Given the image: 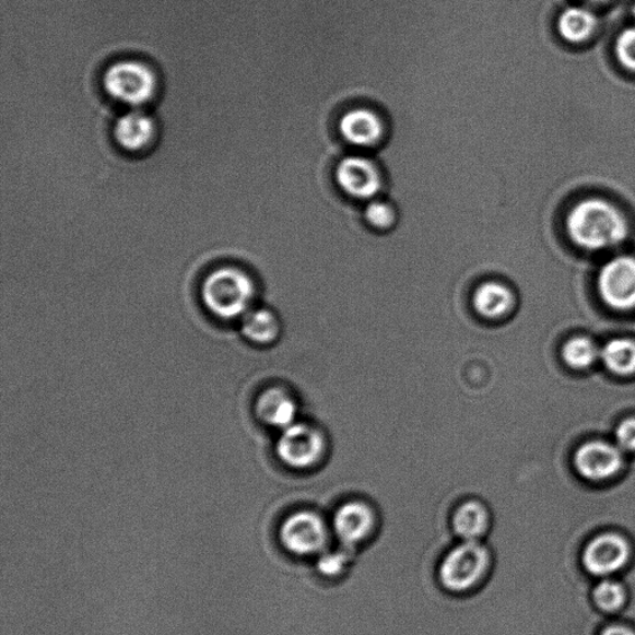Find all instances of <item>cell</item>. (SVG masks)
<instances>
[{
	"label": "cell",
	"mask_w": 635,
	"mask_h": 635,
	"mask_svg": "<svg viewBox=\"0 0 635 635\" xmlns=\"http://www.w3.org/2000/svg\"><path fill=\"white\" fill-rule=\"evenodd\" d=\"M571 242L587 252H607L620 248L631 233L630 221L614 202L585 198L571 207L566 216Z\"/></svg>",
	"instance_id": "cell-1"
},
{
	"label": "cell",
	"mask_w": 635,
	"mask_h": 635,
	"mask_svg": "<svg viewBox=\"0 0 635 635\" xmlns=\"http://www.w3.org/2000/svg\"><path fill=\"white\" fill-rule=\"evenodd\" d=\"M256 296L252 279L234 266L220 267L201 285V299L211 315L232 320L251 309Z\"/></svg>",
	"instance_id": "cell-2"
},
{
	"label": "cell",
	"mask_w": 635,
	"mask_h": 635,
	"mask_svg": "<svg viewBox=\"0 0 635 635\" xmlns=\"http://www.w3.org/2000/svg\"><path fill=\"white\" fill-rule=\"evenodd\" d=\"M493 558L491 549L481 541H460L440 560L438 583L448 593L471 592L492 574Z\"/></svg>",
	"instance_id": "cell-3"
},
{
	"label": "cell",
	"mask_w": 635,
	"mask_h": 635,
	"mask_svg": "<svg viewBox=\"0 0 635 635\" xmlns=\"http://www.w3.org/2000/svg\"><path fill=\"white\" fill-rule=\"evenodd\" d=\"M634 544L627 532L616 528H602L588 537L579 564L592 579L621 577L634 560Z\"/></svg>",
	"instance_id": "cell-4"
},
{
	"label": "cell",
	"mask_w": 635,
	"mask_h": 635,
	"mask_svg": "<svg viewBox=\"0 0 635 635\" xmlns=\"http://www.w3.org/2000/svg\"><path fill=\"white\" fill-rule=\"evenodd\" d=\"M104 87L117 103L140 108L151 101L158 91V79L145 63L122 60L110 66L104 77Z\"/></svg>",
	"instance_id": "cell-5"
},
{
	"label": "cell",
	"mask_w": 635,
	"mask_h": 635,
	"mask_svg": "<svg viewBox=\"0 0 635 635\" xmlns=\"http://www.w3.org/2000/svg\"><path fill=\"white\" fill-rule=\"evenodd\" d=\"M330 530L328 524L315 511L302 510L285 518L279 529L281 546L290 555L318 556L327 550Z\"/></svg>",
	"instance_id": "cell-6"
},
{
	"label": "cell",
	"mask_w": 635,
	"mask_h": 635,
	"mask_svg": "<svg viewBox=\"0 0 635 635\" xmlns=\"http://www.w3.org/2000/svg\"><path fill=\"white\" fill-rule=\"evenodd\" d=\"M597 290L604 305L615 311L635 309V256L611 257L597 275Z\"/></svg>",
	"instance_id": "cell-7"
},
{
	"label": "cell",
	"mask_w": 635,
	"mask_h": 635,
	"mask_svg": "<svg viewBox=\"0 0 635 635\" xmlns=\"http://www.w3.org/2000/svg\"><path fill=\"white\" fill-rule=\"evenodd\" d=\"M624 460L625 454L614 442L590 440L577 448L574 468L579 480L600 486L621 473Z\"/></svg>",
	"instance_id": "cell-8"
},
{
	"label": "cell",
	"mask_w": 635,
	"mask_h": 635,
	"mask_svg": "<svg viewBox=\"0 0 635 635\" xmlns=\"http://www.w3.org/2000/svg\"><path fill=\"white\" fill-rule=\"evenodd\" d=\"M336 181L348 198L365 202L377 198L384 188L379 164L361 154L348 155L338 163Z\"/></svg>",
	"instance_id": "cell-9"
},
{
	"label": "cell",
	"mask_w": 635,
	"mask_h": 635,
	"mask_svg": "<svg viewBox=\"0 0 635 635\" xmlns=\"http://www.w3.org/2000/svg\"><path fill=\"white\" fill-rule=\"evenodd\" d=\"M338 131L349 145L358 150H373L388 137V122L374 107L353 106L340 116Z\"/></svg>",
	"instance_id": "cell-10"
},
{
	"label": "cell",
	"mask_w": 635,
	"mask_h": 635,
	"mask_svg": "<svg viewBox=\"0 0 635 635\" xmlns=\"http://www.w3.org/2000/svg\"><path fill=\"white\" fill-rule=\"evenodd\" d=\"M324 449V437L305 423H293L284 428L278 444L279 457L285 465L297 469L315 466Z\"/></svg>",
	"instance_id": "cell-11"
},
{
	"label": "cell",
	"mask_w": 635,
	"mask_h": 635,
	"mask_svg": "<svg viewBox=\"0 0 635 635\" xmlns=\"http://www.w3.org/2000/svg\"><path fill=\"white\" fill-rule=\"evenodd\" d=\"M375 528L376 515L371 506L363 502L340 505L331 520V530L346 548L363 544L374 533Z\"/></svg>",
	"instance_id": "cell-12"
},
{
	"label": "cell",
	"mask_w": 635,
	"mask_h": 635,
	"mask_svg": "<svg viewBox=\"0 0 635 635\" xmlns=\"http://www.w3.org/2000/svg\"><path fill=\"white\" fill-rule=\"evenodd\" d=\"M156 126L153 118L138 108L118 118L114 128L115 140L122 150L142 152L153 143Z\"/></svg>",
	"instance_id": "cell-13"
},
{
	"label": "cell",
	"mask_w": 635,
	"mask_h": 635,
	"mask_svg": "<svg viewBox=\"0 0 635 635\" xmlns=\"http://www.w3.org/2000/svg\"><path fill=\"white\" fill-rule=\"evenodd\" d=\"M600 17L590 5H573L557 17V33L569 45H584L600 30Z\"/></svg>",
	"instance_id": "cell-14"
},
{
	"label": "cell",
	"mask_w": 635,
	"mask_h": 635,
	"mask_svg": "<svg viewBox=\"0 0 635 635\" xmlns=\"http://www.w3.org/2000/svg\"><path fill=\"white\" fill-rule=\"evenodd\" d=\"M256 415L266 425L281 428L296 423L297 404L289 392L279 388L264 391L256 402Z\"/></svg>",
	"instance_id": "cell-15"
},
{
	"label": "cell",
	"mask_w": 635,
	"mask_h": 635,
	"mask_svg": "<svg viewBox=\"0 0 635 635\" xmlns=\"http://www.w3.org/2000/svg\"><path fill=\"white\" fill-rule=\"evenodd\" d=\"M492 528L491 513L481 502L459 505L452 517V529L460 541H481Z\"/></svg>",
	"instance_id": "cell-16"
},
{
	"label": "cell",
	"mask_w": 635,
	"mask_h": 635,
	"mask_svg": "<svg viewBox=\"0 0 635 635\" xmlns=\"http://www.w3.org/2000/svg\"><path fill=\"white\" fill-rule=\"evenodd\" d=\"M590 597L598 612L615 619L627 609L631 593L622 577H605L595 579Z\"/></svg>",
	"instance_id": "cell-17"
},
{
	"label": "cell",
	"mask_w": 635,
	"mask_h": 635,
	"mask_svg": "<svg viewBox=\"0 0 635 635\" xmlns=\"http://www.w3.org/2000/svg\"><path fill=\"white\" fill-rule=\"evenodd\" d=\"M474 307L481 316L487 319L504 317L514 305L513 293L502 283L487 282L481 285L474 294Z\"/></svg>",
	"instance_id": "cell-18"
},
{
	"label": "cell",
	"mask_w": 635,
	"mask_h": 635,
	"mask_svg": "<svg viewBox=\"0 0 635 635\" xmlns=\"http://www.w3.org/2000/svg\"><path fill=\"white\" fill-rule=\"evenodd\" d=\"M244 336L255 344H271L280 334L278 317L269 309H250L243 317Z\"/></svg>",
	"instance_id": "cell-19"
},
{
	"label": "cell",
	"mask_w": 635,
	"mask_h": 635,
	"mask_svg": "<svg viewBox=\"0 0 635 635\" xmlns=\"http://www.w3.org/2000/svg\"><path fill=\"white\" fill-rule=\"evenodd\" d=\"M600 361L612 374L627 376L635 373V340L614 338L601 348Z\"/></svg>",
	"instance_id": "cell-20"
},
{
	"label": "cell",
	"mask_w": 635,
	"mask_h": 635,
	"mask_svg": "<svg viewBox=\"0 0 635 635\" xmlns=\"http://www.w3.org/2000/svg\"><path fill=\"white\" fill-rule=\"evenodd\" d=\"M601 348L591 338H571L563 348L564 362L573 369L585 371L600 361Z\"/></svg>",
	"instance_id": "cell-21"
},
{
	"label": "cell",
	"mask_w": 635,
	"mask_h": 635,
	"mask_svg": "<svg viewBox=\"0 0 635 635\" xmlns=\"http://www.w3.org/2000/svg\"><path fill=\"white\" fill-rule=\"evenodd\" d=\"M600 627L596 616H567L549 624L541 635H596Z\"/></svg>",
	"instance_id": "cell-22"
},
{
	"label": "cell",
	"mask_w": 635,
	"mask_h": 635,
	"mask_svg": "<svg viewBox=\"0 0 635 635\" xmlns=\"http://www.w3.org/2000/svg\"><path fill=\"white\" fill-rule=\"evenodd\" d=\"M364 219L371 227L386 232L395 226L398 221V210L391 202L375 198L366 202Z\"/></svg>",
	"instance_id": "cell-23"
},
{
	"label": "cell",
	"mask_w": 635,
	"mask_h": 635,
	"mask_svg": "<svg viewBox=\"0 0 635 635\" xmlns=\"http://www.w3.org/2000/svg\"><path fill=\"white\" fill-rule=\"evenodd\" d=\"M351 563L346 550H326L317 556L316 569L319 576L336 579L346 573Z\"/></svg>",
	"instance_id": "cell-24"
},
{
	"label": "cell",
	"mask_w": 635,
	"mask_h": 635,
	"mask_svg": "<svg viewBox=\"0 0 635 635\" xmlns=\"http://www.w3.org/2000/svg\"><path fill=\"white\" fill-rule=\"evenodd\" d=\"M614 55L619 66L635 75V25L625 27L616 35Z\"/></svg>",
	"instance_id": "cell-25"
},
{
	"label": "cell",
	"mask_w": 635,
	"mask_h": 635,
	"mask_svg": "<svg viewBox=\"0 0 635 635\" xmlns=\"http://www.w3.org/2000/svg\"><path fill=\"white\" fill-rule=\"evenodd\" d=\"M614 444L619 446L625 455L635 452V418L624 420L616 426L614 432Z\"/></svg>",
	"instance_id": "cell-26"
},
{
	"label": "cell",
	"mask_w": 635,
	"mask_h": 635,
	"mask_svg": "<svg viewBox=\"0 0 635 635\" xmlns=\"http://www.w3.org/2000/svg\"><path fill=\"white\" fill-rule=\"evenodd\" d=\"M596 635H635V624L622 619H609L602 623Z\"/></svg>",
	"instance_id": "cell-27"
},
{
	"label": "cell",
	"mask_w": 635,
	"mask_h": 635,
	"mask_svg": "<svg viewBox=\"0 0 635 635\" xmlns=\"http://www.w3.org/2000/svg\"><path fill=\"white\" fill-rule=\"evenodd\" d=\"M586 5H602L609 3L610 0H583Z\"/></svg>",
	"instance_id": "cell-28"
},
{
	"label": "cell",
	"mask_w": 635,
	"mask_h": 635,
	"mask_svg": "<svg viewBox=\"0 0 635 635\" xmlns=\"http://www.w3.org/2000/svg\"><path fill=\"white\" fill-rule=\"evenodd\" d=\"M632 12H633V15H634V17H635V2H634V4H633V7H632Z\"/></svg>",
	"instance_id": "cell-29"
}]
</instances>
